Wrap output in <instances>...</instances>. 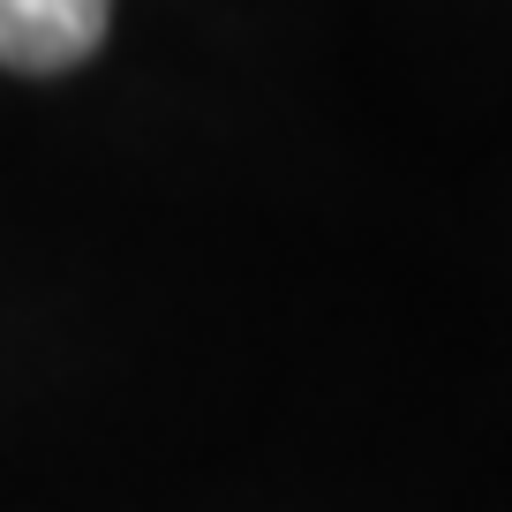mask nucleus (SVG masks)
Here are the masks:
<instances>
[{"label": "nucleus", "instance_id": "f257e3e1", "mask_svg": "<svg viewBox=\"0 0 512 512\" xmlns=\"http://www.w3.org/2000/svg\"><path fill=\"white\" fill-rule=\"evenodd\" d=\"M106 16H113V0H0V68L61 76V68L98 53Z\"/></svg>", "mask_w": 512, "mask_h": 512}]
</instances>
